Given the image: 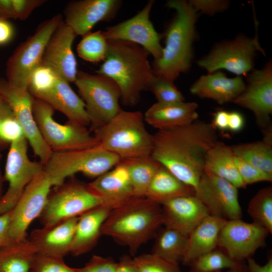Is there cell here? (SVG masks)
<instances>
[{
    "label": "cell",
    "mask_w": 272,
    "mask_h": 272,
    "mask_svg": "<svg viewBox=\"0 0 272 272\" xmlns=\"http://www.w3.org/2000/svg\"><path fill=\"white\" fill-rule=\"evenodd\" d=\"M153 137L151 156L195 192L206 155L218 141L211 123L196 120L187 125L158 130Z\"/></svg>",
    "instance_id": "6da1fadb"
},
{
    "label": "cell",
    "mask_w": 272,
    "mask_h": 272,
    "mask_svg": "<svg viewBox=\"0 0 272 272\" xmlns=\"http://www.w3.org/2000/svg\"><path fill=\"white\" fill-rule=\"evenodd\" d=\"M107 46L106 57L96 73L117 85L122 104L135 106L155 75L150 54L140 45L124 40H107Z\"/></svg>",
    "instance_id": "7a4b0ae2"
},
{
    "label": "cell",
    "mask_w": 272,
    "mask_h": 272,
    "mask_svg": "<svg viewBox=\"0 0 272 272\" xmlns=\"http://www.w3.org/2000/svg\"><path fill=\"white\" fill-rule=\"evenodd\" d=\"M163 224L160 204L145 197L132 196L111 210L101 233L127 247L130 254L134 255Z\"/></svg>",
    "instance_id": "3957f363"
},
{
    "label": "cell",
    "mask_w": 272,
    "mask_h": 272,
    "mask_svg": "<svg viewBox=\"0 0 272 272\" xmlns=\"http://www.w3.org/2000/svg\"><path fill=\"white\" fill-rule=\"evenodd\" d=\"M167 6L175 15L165 33L162 55L154 61L152 68L156 75L174 82L191 66L198 14L187 1L171 0Z\"/></svg>",
    "instance_id": "277c9868"
},
{
    "label": "cell",
    "mask_w": 272,
    "mask_h": 272,
    "mask_svg": "<svg viewBox=\"0 0 272 272\" xmlns=\"http://www.w3.org/2000/svg\"><path fill=\"white\" fill-rule=\"evenodd\" d=\"M99 144L121 160L151 155L154 137L146 129L139 111L121 110L104 126L94 130Z\"/></svg>",
    "instance_id": "5b68a950"
},
{
    "label": "cell",
    "mask_w": 272,
    "mask_h": 272,
    "mask_svg": "<svg viewBox=\"0 0 272 272\" xmlns=\"http://www.w3.org/2000/svg\"><path fill=\"white\" fill-rule=\"evenodd\" d=\"M121 160L117 155L98 144L84 149L52 152L44 166V171L53 186L56 187L77 173L96 178L112 169Z\"/></svg>",
    "instance_id": "8992f818"
},
{
    "label": "cell",
    "mask_w": 272,
    "mask_h": 272,
    "mask_svg": "<svg viewBox=\"0 0 272 272\" xmlns=\"http://www.w3.org/2000/svg\"><path fill=\"white\" fill-rule=\"evenodd\" d=\"M63 21L58 13L41 22L34 33L15 49L9 58L6 69V80L11 86L28 90L31 76L41 65L46 44L53 32Z\"/></svg>",
    "instance_id": "52a82bcc"
},
{
    "label": "cell",
    "mask_w": 272,
    "mask_h": 272,
    "mask_svg": "<svg viewBox=\"0 0 272 272\" xmlns=\"http://www.w3.org/2000/svg\"><path fill=\"white\" fill-rule=\"evenodd\" d=\"M93 130L104 126L121 110L120 90L108 77L78 71L75 81Z\"/></svg>",
    "instance_id": "ba28073f"
},
{
    "label": "cell",
    "mask_w": 272,
    "mask_h": 272,
    "mask_svg": "<svg viewBox=\"0 0 272 272\" xmlns=\"http://www.w3.org/2000/svg\"><path fill=\"white\" fill-rule=\"evenodd\" d=\"M48 196L40 216L43 226H50L61 221L79 217L87 211L100 206L116 207L100 196L88 184L77 181L63 182Z\"/></svg>",
    "instance_id": "9c48e42d"
},
{
    "label": "cell",
    "mask_w": 272,
    "mask_h": 272,
    "mask_svg": "<svg viewBox=\"0 0 272 272\" xmlns=\"http://www.w3.org/2000/svg\"><path fill=\"white\" fill-rule=\"evenodd\" d=\"M32 111L41 134L52 152L84 149L99 144L86 126L56 121L53 117L54 109L45 102L34 97Z\"/></svg>",
    "instance_id": "30bf717a"
},
{
    "label": "cell",
    "mask_w": 272,
    "mask_h": 272,
    "mask_svg": "<svg viewBox=\"0 0 272 272\" xmlns=\"http://www.w3.org/2000/svg\"><path fill=\"white\" fill-rule=\"evenodd\" d=\"M255 22V35L249 37L240 35L235 39L217 44L210 53L197 63L201 68L212 73L226 70L238 76L246 75L253 70L257 51L264 54L257 34L258 23Z\"/></svg>",
    "instance_id": "8fae6325"
},
{
    "label": "cell",
    "mask_w": 272,
    "mask_h": 272,
    "mask_svg": "<svg viewBox=\"0 0 272 272\" xmlns=\"http://www.w3.org/2000/svg\"><path fill=\"white\" fill-rule=\"evenodd\" d=\"M28 144L24 138L10 144L4 176L8 187L0 198V215L13 210L27 186L44 170L40 161L29 158Z\"/></svg>",
    "instance_id": "7c38bea8"
},
{
    "label": "cell",
    "mask_w": 272,
    "mask_h": 272,
    "mask_svg": "<svg viewBox=\"0 0 272 272\" xmlns=\"http://www.w3.org/2000/svg\"><path fill=\"white\" fill-rule=\"evenodd\" d=\"M52 184L44 171L27 186L12 210L9 235L14 243L25 241L31 223L39 217L47 201Z\"/></svg>",
    "instance_id": "4fadbf2b"
},
{
    "label": "cell",
    "mask_w": 272,
    "mask_h": 272,
    "mask_svg": "<svg viewBox=\"0 0 272 272\" xmlns=\"http://www.w3.org/2000/svg\"><path fill=\"white\" fill-rule=\"evenodd\" d=\"M0 95L10 105L35 155L45 166L52 151L44 141L35 120L32 111L34 97L28 90L13 87L3 78H0Z\"/></svg>",
    "instance_id": "5bb4252c"
},
{
    "label": "cell",
    "mask_w": 272,
    "mask_h": 272,
    "mask_svg": "<svg viewBox=\"0 0 272 272\" xmlns=\"http://www.w3.org/2000/svg\"><path fill=\"white\" fill-rule=\"evenodd\" d=\"M195 195L206 206L210 215L226 220L241 219L238 188L230 182L203 171Z\"/></svg>",
    "instance_id": "9a60e30c"
},
{
    "label": "cell",
    "mask_w": 272,
    "mask_h": 272,
    "mask_svg": "<svg viewBox=\"0 0 272 272\" xmlns=\"http://www.w3.org/2000/svg\"><path fill=\"white\" fill-rule=\"evenodd\" d=\"M154 1H150L143 9L132 18L108 27L102 31L107 40H121L137 44L153 56L154 60L163 53L162 36L155 30L150 19Z\"/></svg>",
    "instance_id": "2e32d148"
},
{
    "label": "cell",
    "mask_w": 272,
    "mask_h": 272,
    "mask_svg": "<svg viewBox=\"0 0 272 272\" xmlns=\"http://www.w3.org/2000/svg\"><path fill=\"white\" fill-rule=\"evenodd\" d=\"M269 231L258 224L241 219L227 220L221 229L218 246L232 259L241 262L264 244Z\"/></svg>",
    "instance_id": "e0dca14e"
},
{
    "label": "cell",
    "mask_w": 272,
    "mask_h": 272,
    "mask_svg": "<svg viewBox=\"0 0 272 272\" xmlns=\"http://www.w3.org/2000/svg\"><path fill=\"white\" fill-rule=\"evenodd\" d=\"M251 111L262 131L270 127L272 114V63L248 75L243 91L233 102Z\"/></svg>",
    "instance_id": "ac0fdd59"
},
{
    "label": "cell",
    "mask_w": 272,
    "mask_h": 272,
    "mask_svg": "<svg viewBox=\"0 0 272 272\" xmlns=\"http://www.w3.org/2000/svg\"><path fill=\"white\" fill-rule=\"evenodd\" d=\"M76 36L63 21L50 36L41 63V65L50 69L58 77L69 83L75 81L78 71L72 49Z\"/></svg>",
    "instance_id": "d6986e66"
},
{
    "label": "cell",
    "mask_w": 272,
    "mask_h": 272,
    "mask_svg": "<svg viewBox=\"0 0 272 272\" xmlns=\"http://www.w3.org/2000/svg\"><path fill=\"white\" fill-rule=\"evenodd\" d=\"M121 3L119 0L71 1L64 9L63 22L76 36H83L90 32L97 23L112 20Z\"/></svg>",
    "instance_id": "ffe728a7"
},
{
    "label": "cell",
    "mask_w": 272,
    "mask_h": 272,
    "mask_svg": "<svg viewBox=\"0 0 272 272\" xmlns=\"http://www.w3.org/2000/svg\"><path fill=\"white\" fill-rule=\"evenodd\" d=\"M164 224L188 235L210 213L195 195L176 197L161 204Z\"/></svg>",
    "instance_id": "44dd1931"
},
{
    "label": "cell",
    "mask_w": 272,
    "mask_h": 272,
    "mask_svg": "<svg viewBox=\"0 0 272 272\" xmlns=\"http://www.w3.org/2000/svg\"><path fill=\"white\" fill-rule=\"evenodd\" d=\"M79 217L33 230L29 239L37 253L60 258L70 253Z\"/></svg>",
    "instance_id": "7402d4cb"
},
{
    "label": "cell",
    "mask_w": 272,
    "mask_h": 272,
    "mask_svg": "<svg viewBox=\"0 0 272 272\" xmlns=\"http://www.w3.org/2000/svg\"><path fill=\"white\" fill-rule=\"evenodd\" d=\"M34 97L63 113L69 122L85 126L90 124L84 102L74 92L70 83L59 77L52 88Z\"/></svg>",
    "instance_id": "603a6c76"
},
{
    "label": "cell",
    "mask_w": 272,
    "mask_h": 272,
    "mask_svg": "<svg viewBox=\"0 0 272 272\" xmlns=\"http://www.w3.org/2000/svg\"><path fill=\"white\" fill-rule=\"evenodd\" d=\"M245 83L241 76L228 78L217 71L201 76L191 86L190 93L200 98L211 99L219 104L234 102L243 91Z\"/></svg>",
    "instance_id": "cb8c5ba5"
},
{
    "label": "cell",
    "mask_w": 272,
    "mask_h": 272,
    "mask_svg": "<svg viewBox=\"0 0 272 272\" xmlns=\"http://www.w3.org/2000/svg\"><path fill=\"white\" fill-rule=\"evenodd\" d=\"M198 105L194 102H157L145 112V122L158 130L188 125L198 118Z\"/></svg>",
    "instance_id": "d4e9b609"
},
{
    "label": "cell",
    "mask_w": 272,
    "mask_h": 272,
    "mask_svg": "<svg viewBox=\"0 0 272 272\" xmlns=\"http://www.w3.org/2000/svg\"><path fill=\"white\" fill-rule=\"evenodd\" d=\"M112 207L100 206L79 217L70 253L77 256L90 251L101 235L102 226Z\"/></svg>",
    "instance_id": "484cf974"
},
{
    "label": "cell",
    "mask_w": 272,
    "mask_h": 272,
    "mask_svg": "<svg viewBox=\"0 0 272 272\" xmlns=\"http://www.w3.org/2000/svg\"><path fill=\"white\" fill-rule=\"evenodd\" d=\"M226 221L211 215L205 218L188 236L183 264L189 266L200 256L216 249L220 231Z\"/></svg>",
    "instance_id": "4316f807"
},
{
    "label": "cell",
    "mask_w": 272,
    "mask_h": 272,
    "mask_svg": "<svg viewBox=\"0 0 272 272\" xmlns=\"http://www.w3.org/2000/svg\"><path fill=\"white\" fill-rule=\"evenodd\" d=\"M88 185L94 192L116 206L133 196L127 169L121 161Z\"/></svg>",
    "instance_id": "83f0119b"
},
{
    "label": "cell",
    "mask_w": 272,
    "mask_h": 272,
    "mask_svg": "<svg viewBox=\"0 0 272 272\" xmlns=\"http://www.w3.org/2000/svg\"><path fill=\"white\" fill-rule=\"evenodd\" d=\"M204 171L230 182L238 189L247 186L237 170L231 147L222 142L218 141L208 151Z\"/></svg>",
    "instance_id": "f1b7e54d"
},
{
    "label": "cell",
    "mask_w": 272,
    "mask_h": 272,
    "mask_svg": "<svg viewBox=\"0 0 272 272\" xmlns=\"http://www.w3.org/2000/svg\"><path fill=\"white\" fill-rule=\"evenodd\" d=\"M190 195H195L194 189L161 165L154 176L145 197L161 205L167 200Z\"/></svg>",
    "instance_id": "f546056e"
},
{
    "label": "cell",
    "mask_w": 272,
    "mask_h": 272,
    "mask_svg": "<svg viewBox=\"0 0 272 272\" xmlns=\"http://www.w3.org/2000/svg\"><path fill=\"white\" fill-rule=\"evenodd\" d=\"M37 251L29 239L0 249V272H31Z\"/></svg>",
    "instance_id": "4dcf8cb0"
},
{
    "label": "cell",
    "mask_w": 272,
    "mask_h": 272,
    "mask_svg": "<svg viewBox=\"0 0 272 272\" xmlns=\"http://www.w3.org/2000/svg\"><path fill=\"white\" fill-rule=\"evenodd\" d=\"M271 136H264L262 141L240 144L231 147L235 156L272 176Z\"/></svg>",
    "instance_id": "1f68e13d"
},
{
    "label": "cell",
    "mask_w": 272,
    "mask_h": 272,
    "mask_svg": "<svg viewBox=\"0 0 272 272\" xmlns=\"http://www.w3.org/2000/svg\"><path fill=\"white\" fill-rule=\"evenodd\" d=\"M121 161L127 169L133 196L145 197L147 189L161 165L151 156Z\"/></svg>",
    "instance_id": "d6a6232c"
},
{
    "label": "cell",
    "mask_w": 272,
    "mask_h": 272,
    "mask_svg": "<svg viewBox=\"0 0 272 272\" xmlns=\"http://www.w3.org/2000/svg\"><path fill=\"white\" fill-rule=\"evenodd\" d=\"M188 235L166 227L157 236L152 253L170 262H182L187 242Z\"/></svg>",
    "instance_id": "836d02e7"
},
{
    "label": "cell",
    "mask_w": 272,
    "mask_h": 272,
    "mask_svg": "<svg viewBox=\"0 0 272 272\" xmlns=\"http://www.w3.org/2000/svg\"><path fill=\"white\" fill-rule=\"evenodd\" d=\"M253 222L272 233V188L259 190L250 200L247 209Z\"/></svg>",
    "instance_id": "e575fe53"
},
{
    "label": "cell",
    "mask_w": 272,
    "mask_h": 272,
    "mask_svg": "<svg viewBox=\"0 0 272 272\" xmlns=\"http://www.w3.org/2000/svg\"><path fill=\"white\" fill-rule=\"evenodd\" d=\"M189 266V272H220L224 268L245 270L241 262L232 259L224 251L216 249L200 256Z\"/></svg>",
    "instance_id": "d590c367"
},
{
    "label": "cell",
    "mask_w": 272,
    "mask_h": 272,
    "mask_svg": "<svg viewBox=\"0 0 272 272\" xmlns=\"http://www.w3.org/2000/svg\"><path fill=\"white\" fill-rule=\"evenodd\" d=\"M107 40L102 31L89 32L83 36L77 45V52L82 59L91 62L104 60L107 51Z\"/></svg>",
    "instance_id": "8d00e7d4"
},
{
    "label": "cell",
    "mask_w": 272,
    "mask_h": 272,
    "mask_svg": "<svg viewBox=\"0 0 272 272\" xmlns=\"http://www.w3.org/2000/svg\"><path fill=\"white\" fill-rule=\"evenodd\" d=\"M148 90H151L161 103H173L184 101L182 93L173 82L156 75L151 79Z\"/></svg>",
    "instance_id": "74e56055"
},
{
    "label": "cell",
    "mask_w": 272,
    "mask_h": 272,
    "mask_svg": "<svg viewBox=\"0 0 272 272\" xmlns=\"http://www.w3.org/2000/svg\"><path fill=\"white\" fill-rule=\"evenodd\" d=\"M132 259L138 272H181L179 264L152 253L143 254Z\"/></svg>",
    "instance_id": "f35d334b"
},
{
    "label": "cell",
    "mask_w": 272,
    "mask_h": 272,
    "mask_svg": "<svg viewBox=\"0 0 272 272\" xmlns=\"http://www.w3.org/2000/svg\"><path fill=\"white\" fill-rule=\"evenodd\" d=\"M58 78L50 69L40 65L31 76L28 91L33 97L46 92L55 85Z\"/></svg>",
    "instance_id": "ab89813d"
},
{
    "label": "cell",
    "mask_w": 272,
    "mask_h": 272,
    "mask_svg": "<svg viewBox=\"0 0 272 272\" xmlns=\"http://www.w3.org/2000/svg\"><path fill=\"white\" fill-rule=\"evenodd\" d=\"M31 272H79V268L67 265L63 258L37 253Z\"/></svg>",
    "instance_id": "60d3db41"
},
{
    "label": "cell",
    "mask_w": 272,
    "mask_h": 272,
    "mask_svg": "<svg viewBox=\"0 0 272 272\" xmlns=\"http://www.w3.org/2000/svg\"><path fill=\"white\" fill-rule=\"evenodd\" d=\"M235 162L239 173L246 185L258 182L271 181L272 176L268 175L236 156Z\"/></svg>",
    "instance_id": "b9f144b4"
},
{
    "label": "cell",
    "mask_w": 272,
    "mask_h": 272,
    "mask_svg": "<svg viewBox=\"0 0 272 272\" xmlns=\"http://www.w3.org/2000/svg\"><path fill=\"white\" fill-rule=\"evenodd\" d=\"M25 138L23 129L13 114L6 118L0 127V139L5 145Z\"/></svg>",
    "instance_id": "7bdbcfd3"
},
{
    "label": "cell",
    "mask_w": 272,
    "mask_h": 272,
    "mask_svg": "<svg viewBox=\"0 0 272 272\" xmlns=\"http://www.w3.org/2000/svg\"><path fill=\"white\" fill-rule=\"evenodd\" d=\"M191 6L197 12L210 16L227 10L230 2L226 0H190Z\"/></svg>",
    "instance_id": "ee69618b"
},
{
    "label": "cell",
    "mask_w": 272,
    "mask_h": 272,
    "mask_svg": "<svg viewBox=\"0 0 272 272\" xmlns=\"http://www.w3.org/2000/svg\"><path fill=\"white\" fill-rule=\"evenodd\" d=\"M117 265L112 257L94 255L79 272H114Z\"/></svg>",
    "instance_id": "f6af8a7d"
},
{
    "label": "cell",
    "mask_w": 272,
    "mask_h": 272,
    "mask_svg": "<svg viewBox=\"0 0 272 272\" xmlns=\"http://www.w3.org/2000/svg\"><path fill=\"white\" fill-rule=\"evenodd\" d=\"M15 19H27L33 11L42 5L44 0H12Z\"/></svg>",
    "instance_id": "bcb514c9"
},
{
    "label": "cell",
    "mask_w": 272,
    "mask_h": 272,
    "mask_svg": "<svg viewBox=\"0 0 272 272\" xmlns=\"http://www.w3.org/2000/svg\"><path fill=\"white\" fill-rule=\"evenodd\" d=\"M12 217V210L0 215V249L14 243L9 235V227Z\"/></svg>",
    "instance_id": "7dc6e473"
},
{
    "label": "cell",
    "mask_w": 272,
    "mask_h": 272,
    "mask_svg": "<svg viewBox=\"0 0 272 272\" xmlns=\"http://www.w3.org/2000/svg\"><path fill=\"white\" fill-rule=\"evenodd\" d=\"M15 35L13 24L8 20L0 19V45L10 42Z\"/></svg>",
    "instance_id": "c3c4849f"
},
{
    "label": "cell",
    "mask_w": 272,
    "mask_h": 272,
    "mask_svg": "<svg viewBox=\"0 0 272 272\" xmlns=\"http://www.w3.org/2000/svg\"><path fill=\"white\" fill-rule=\"evenodd\" d=\"M244 125L243 115L237 111H232L228 113V129L231 132H237L242 129Z\"/></svg>",
    "instance_id": "681fc988"
},
{
    "label": "cell",
    "mask_w": 272,
    "mask_h": 272,
    "mask_svg": "<svg viewBox=\"0 0 272 272\" xmlns=\"http://www.w3.org/2000/svg\"><path fill=\"white\" fill-rule=\"evenodd\" d=\"M247 260V272H272V258L269 257L267 262L264 265H260L250 257Z\"/></svg>",
    "instance_id": "f907efd6"
},
{
    "label": "cell",
    "mask_w": 272,
    "mask_h": 272,
    "mask_svg": "<svg viewBox=\"0 0 272 272\" xmlns=\"http://www.w3.org/2000/svg\"><path fill=\"white\" fill-rule=\"evenodd\" d=\"M114 272H138L133 259L129 256L124 255L120 257Z\"/></svg>",
    "instance_id": "816d5d0a"
},
{
    "label": "cell",
    "mask_w": 272,
    "mask_h": 272,
    "mask_svg": "<svg viewBox=\"0 0 272 272\" xmlns=\"http://www.w3.org/2000/svg\"><path fill=\"white\" fill-rule=\"evenodd\" d=\"M228 113L226 111L219 110L215 114L211 124L215 129L228 130Z\"/></svg>",
    "instance_id": "f5cc1de1"
},
{
    "label": "cell",
    "mask_w": 272,
    "mask_h": 272,
    "mask_svg": "<svg viewBox=\"0 0 272 272\" xmlns=\"http://www.w3.org/2000/svg\"><path fill=\"white\" fill-rule=\"evenodd\" d=\"M15 19L12 0H0V19Z\"/></svg>",
    "instance_id": "db71d44e"
},
{
    "label": "cell",
    "mask_w": 272,
    "mask_h": 272,
    "mask_svg": "<svg viewBox=\"0 0 272 272\" xmlns=\"http://www.w3.org/2000/svg\"><path fill=\"white\" fill-rule=\"evenodd\" d=\"M14 114L10 105L7 101L0 95V127L3 121L8 117ZM5 145L0 139V147Z\"/></svg>",
    "instance_id": "11a10c76"
},
{
    "label": "cell",
    "mask_w": 272,
    "mask_h": 272,
    "mask_svg": "<svg viewBox=\"0 0 272 272\" xmlns=\"http://www.w3.org/2000/svg\"><path fill=\"white\" fill-rule=\"evenodd\" d=\"M2 158V155L0 153V164H1V160ZM2 185H3V178L1 171V168H0V198L1 197V192H2Z\"/></svg>",
    "instance_id": "9f6ffc18"
},
{
    "label": "cell",
    "mask_w": 272,
    "mask_h": 272,
    "mask_svg": "<svg viewBox=\"0 0 272 272\" xmlns=\"http://www.w3.org/2000/svg\"><path fill=\"white\" fill-rule=\"evenodd\" d=\"M222 272V271H220ZM226 272H244L238 269H229Z\"/></svg>",
    "instance_id": "6f0895ef"
}]
</instances>
